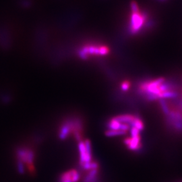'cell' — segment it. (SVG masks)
Returning <instances> with one entry per match:
<instances>
[{
	"mask_svg": "<svg viewBox=\"0 0 182 182\" xmlns=\"http://www.w3.org/2000/svg\"><path fill=\"white\" fill-rule=\"evenodd\" d=\"M140 91L145 98L150 100L173 99L177 97L178 95L171 83L165 82L163 78L142 83L140 86Z\"/></svg>",
	"mask_w": 182,
	"mask_h": 182,
	"instance_id": "1",
	"label": "cell"
},
{
	"mask_svg": "<svg viewBox=\"0 0 182 182\" xmlns=\"http://www.w3.org/2000/svg\"><path fill=\"white\" fill-rule=\"evenodd\" d=\"M131 8L132 14L131 17L130 29L132 33H136L142 27L145 20V17L143 14L140 13L137 3L134 2H132Z\"/></svg>",
	"mask_w": 182,
	"mask_h": 182,
	"instance_id": "2",
	"label": "cell"
},
{
	"mask_svg": "<svg viewBox=\"0 0 182 182\" xmlns=\"http://www.w3.org/2000/svg\"><path fill=\"white\" fill-rule=\"evenodd\" d=\"M20 161H23L29 165V169L31 172L34 171V167L32 165L34 160V153L32 150L27 149H20L17 152Z\"/></svg>",
	"mask_w": 182,
	"mask_h": 182,
	"instance_id": "3",
	"label": "cell"
},
{
	"mask_svg": "<svg viewBox=\"0 0 182 182\" xmlns=\"http://www.w3.org/2000/svg\"><path fill=\"white\" fill-rule=\"evenodd\" d=\"M141 137L140 136L131 137L124 140V143L128 146V149L132 150H137L141 147Z\"/></svg>",
	"mask_w": 182,
	"mask_h": 182,
	"instance_id": "4",
	"label": "cell"
},
{
	"mask_svg": "<svg viewBox=\"0 0 182 182\" xmlns=\"http://www.w3.org/2000/svg\"><path fill=\"white\" fill-rule=\"evenodd\" d=\"M74 128V121H67L65 124L62 126L60 134L59 137L61 139H65L69 134L70 131H73Z\"/></svg>",
	"mask_w": 182,
	"mask_h": 182,
	"instance_id": "5",
	"label": "cell"
},
{
	"mask_svg": "<svg viewBox=\"0 0 182 182\" xmlns=\"http://www.w3.org/2000/svg\"><path fill=\"white\" fill-rule=\"evenodd\" d=\"M79 150L80 151V159L81 165L85 163H89L91 162V156L88 155L86 153L85 143L81 142L79 144Z\"/></svg>",
	"mask_w": 182,
	"mask_h": 182,
	"instance_id": "6",
	"label": "cell"
},
{
	"mask_svg": "<svg viewBox=\"0 0 182 182\" xmlns=\"http://www.w3.org/2000/svg\"><path fill=\"white\" fill-rule=\"evenodd\" d=\"M83 182H99L98 177V170H91L86 175Z\"/></svg>",
	"mask_w": 182,
	"mask_h": 182,
	"instance_id": "7",
	"label": "cell"
},
{
	"mask_svg": "<svg viewBox=\"0 0 182 182\" xmlns=\"http://www.w3.org/2000/svg\"><path fill=\"white\" fill-rule=\"evenodd\" d=\"M121 123L117 121L115 118L110 121L109 123V128L111 130H119Z\"/></svg>",
	"mask_w": 182,
	"mask_h": 182,
	"instance_id": "8",
	"label": "cell"
},
{
	"mask_svg": "<svg viewBox=\"0 0 182 182\" xmlns=\"http://www.w3.org/2000/svg\"><path fill=\"white\" fill-rule=\"evenodd\" d=\"M126 134L125 132H123L121 130H109L106 131L105 134L108 137H113V136H116V135H119Z\"/></svg>",
	"mask_w": 182,
	"mask_h": 182,
	"instance_id": "9",
	"label": "cell"
},
{
	"mask_svg": "<svg viewBox=\"0 0 182 182\" xmlns=\"http://www.w3.org/2000/svg\"><path fill=\"white\" fill-rule=\"evenodd\" d=\"M130 88V83L128 81H125L121 85V89L123 91H127Z\"/></svg>",
	"mask_w": 182,
	"mask_h": 182,
	"instance_id": "10",
	"label": "cell"
},
{
	"mask_svg": "<svg viewBox=\"0 0 182 182\" xmlns=\"http://www.w3.org/2000/svg\"><path fill=\"white\" fill-rule=\"evenodd\" d=\"M18 171L20 173H24V166L23 165V163L21 161L18 162Z\"/></svg>",
	"mask_w": 182,
	"mask_h": 182,
	"instance_id": "11",
	"label": "cell"
}]
</instances>
